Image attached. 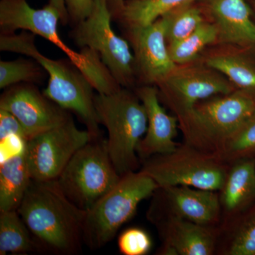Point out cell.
<instances>
[{
    "label": "cell",
    "mask_w": 255,
    "mask_h": 255,
    "mask_svg": "<svg viewBox=\"0 0 255 255\" xmlns=\"http://www.w3.org/2000/svg\"><path fill=\"white\" fill-rule=\"evenodd\" d=\"M17 211L38 251L72 255L81 251L87 211L68 199L58 181H32Z\"/></svg>",
    "instance_id": "obj_1"
},
{
    "label": "cell",
    "mask_w": 255,
    "mask_h": 255,
    "mask_svg": "<svg viewBox=\"0 0 255 255\" xmlns=\"http://www.w3.org/2000/svg\"><path fill=\"white\" fill-rule=\"evenodd\" d=\"M33 33H1V51L19 53L36 60L48 75L43 94L65 110L78 114L93 137L100 136L93 87L71 61L53 60L42 54L35 44Z\"/></svg>",
    "instance_id": "obj_2"
},
{
    "label": "cell",
    "mask_w": 255,
    "mask_h": 255,
    "mask_svg": "<svg viewBox=\"0 0 255 255\" xmlns=\"http://www.w3.org/2000/svg\"><path fill=\"white\" fill-rule=\"evenodd\" d=\"M99 123L108 132L107 147L114 167L121 176L140 167L137 145L147 127V114L136 94L122 87L112 95L95 97Z\"/></svg>",
    "instance_id": "obj_3"
},
{
    "label": "cell",
    "mask_w": 255,
    "mask_h": 255,
    "mask_svg": "<svg viewBox=\"0 0 255 255\" xmlns=\"http://www.w3.org/2000/svg\"><path fill=\"white\" fill-rule=\"evenodd\" d=\"M157 183L142 171L130 172L87 211L83 243L100 249L115 237L121 227L136 212L139 204L158 189Z\"/></svg>",
    "instance_id": "obj_4"
},
{
    "label": "cell",
    "mask_w": 255,
    "mask_h": 255,
    "mask_svg": "<svg viewBox=\"0 0 255 255\" xmlns=\"http://www.w3.org/2000/svg\"><path fill=\"white\" fill-rule=\"evenodd\" d=\"M255 111V93L238 90L196 104L182 117L186 143L216 153Z\"/></svg>",
    "instance_id": "obj_5"
},
{
    "label": "cell",
    "mask_w": 255,
    "mask_h": 255,
    "mask_svg": "<svg viewBox=\"0 0 255 255\" xmlns=\"http://www.w3.org/2000/svg\"><path fill=\"white\" fill-rule=\"evenodd\" d=\"M231 164L214 153L187 143L179 144L169 153L140 161V171L150 176L159 187L189 186L219 191Z\"/></svg>",
    "instance_id": "obj_6"
},
{
    "label": "cell",
    "mask_w": 255,
    "mask_h": 255,
    "mask_svg": "<svg viewBox=\"0 0 255 255\" xmlns=\"http://www.w3.org/2000/svg\"><path fill=\"white\" fill-rule=\"evenodd\" d=\"M121 177L110 158L107 140L100 136L77 151L57 181L70 201L87 211Z\"/></svg>",
    "instance_id": "obj_7"
},
{
    "label": "cell",
    "mask_w": 255,
    "mask_h": 255,
    "mask_svg": "<svg viewBox=\"0 0 255 255\" xmlns=\"http://www.w3.org/2000/svg\"><path fill=\"white\" fill-rule=\"evenodd\" d=\"M112 19L107 0H94L91 12L75 24L72 38L79 48L96 50L119 85L127 88L135 73L134 55L128 42L114 31Z\"/></svg>",
    "instance_id": "obj_8"
},
{
    "label": "cell",
    "mask_w": 255,
    "mask_h": 255,
    "mask_svg": "<svg viewBox=\"0 0 255 255\" xmlns=\"http://www.w3.org/2000/svg\"><path fill=\"white\" fill-rule=\"evenodd\" d=\"M92 137L80 130L73 118L31 137L25 144L32 179L57 180L69 161Z\"/></svg>",
    "instance_id": "obj_9"
},
{
    "label": "cell",
    "mask_w": 255,
    "mask_h": 255,
    "mask_svg": "<svg viewBox=\"0 0 255 255\" xmlns=\"http://www.w3.org/2000/svg\"><path fill=\"white\" fill-rule=\"evenodd\" d=\"M59 21L62 22L59 10L49 3L42 9H34L27 0L0 1L1 33H13L20 29L41 36L61 50L80 70L86 61L85 52L82 49L75 51L62 40L58 30Z\"/></svg>",
    "instance_id": "obj_10"
},
{
    "label": "cell",
    "mask_w": 255,
    "mask_h": 255,
    "mask_svg": "<svg viewBox=\"0 0 255 255\" xmlns=\"http://www.w3.org/2000/svg\"><path fill=\"white\" fill-rule=\"evenodd\" d=\"M0 97V110L18 119L31 137L61 125L71 118L68 111L46 97L32 83H20L5 89Z\"/></svg>",
    "instance_id": "obj_11"
},
{
    "label": "cell",
    "mask_w": 255,
    "mask_h": 255,
    "mask_svg": "<svg viewBox=\"0 0 255 255\" xmlns=\"http://www.w3.org/2000/svg\"><path fill=\"white\" fill-rule=\"evenodd\" d=\"M219 191L189 187H159L147 212L172 215L191 222L216 228L221 223Z\"/></svg>",
    "instance_id": "obj_12"
},
{
    "label": "cell",
    "mask_w": 255,
    "mask_h": 255,
    "mask_svg": "<svg viewBox=\"0 0 255 255\" xmlns=\"http://www.w3.org/2000/svg\"><path fill=\"white\" fill-rule=\"evenodd\" d=\"M158 230L162 246L158 255H211L217 248L219 228L209 227L172 215L147 212Z\"/></svg>",
    "instance_id": "obj_13"
},
{
    "label": "cell",
    "mask_w": 255,
    "mask_h": 255,
    "mask_svg": "<svg viewBox=\"0 0 255 255\" xmlns=\"http://www.w3.org/2000/svg\"><path fill=\"white\" fill-rule=\"evenodd\" d=\"M129 28L134 67L147 85L164 83L176 70V63L169 53L163 18L147 26Z\"/></svg>",
    "instance_id": "obj_14"
},
{
    "label": "cell",
    "mask_w": 255,
    "mask_h": 255,
    "mask_svg": "<svg viewBox=\"0 0 255 255\" xmlns=\"http://www.w3.org/2000/svg\"><path fill=\"white\" fill-rule=\"evenodd\" d=\"M135 94L144 106L147 118V130L137 145L140 161L175 150L179 145L174 140L177 135V117L169 115L161 105L155 87H139Z\"/></svg>",
    "instance_id": "obj_15"
},
{
    "label": "cell",
    "mask_w": 255,
    "mask_h": 255,
    "mask_svg": "<svg viewBox=\"0 0 255 255\" xmlns=\"http://www.w3.org/2000/svg\"><path fill=\"white\" fill-rule=\"evenodd\" d=\"M164 84L182 118L201 101L234 91L231 83L219 74L199 68L175 70Z\"/></svg>",
    "instance_id": "obj_16"
},
{
    "label": "cell",
    "mask_w": 255,
    "mask_h": 255,
    "mask_svg": "<svg viewBox=\"0 0 255 255\" xmlns=\"http://www.w3.org/2000/svg\"><path fill=\"white\" fill-rule=\"evenodd\" d=\"M219 192L225 229L255 203V158L239 159L231 164Z\"/></svg>",
    "instance_id": "obj_17"
},
{
    "label": "cell",
    "mask_w": 255,
    "mask_h": 255,
    "mask_svg": "<svg viewBox=\"0 0 255 255\" xmlns=\"http://www.w3.org/2000/svg\"><path fill=\"white\" fill-rule=\"evenodd\" d=\"M223 41L255 45V23L246 0H205Z\"/></svg>",
    "instance_id": "obj_18"
},
{
    "label": "cell",
    "mask_w": 255,
    "mask_h": 255,
    "mask_svg": "<svg viewBox=\"0 0 255 255\" xmlns=\"http://www.w3.org/2000/svg\"><path fill=\"white\" fill-rule=\"evenodd\" d=\"M32 181L27 152L24 145L21 150L1 160L0 211L17 210Z\"/></svg>",
    "instance_id": "obj_19"
},
{
    "label": "cell",
    "mask_w": 255,
    "mask_h": 255,
    "mask_svg": "<svg viewBox=\"0 0 255 255\" xmlns=\"http://www.w3.org/2000/svg\"><path fill=\"white\" fill-rule=\"evenodd\" d=\"M38 251L17 210L0 211V255Z\"/></svg>",
    "instance_id": "obj_20"
},
{
    "label": "cell",
    "mask_w": 255,
    "mask_h": 255,
    "mask_svg": "<svg viewBox=\"0 0 255 255\" xmlns=\"http://www.w3.org/2000/svg\"><path fill=\"white\" fill-rule=\"evenodd\" d=\"M196 0H126L119 18L129 27L144 26L155 22L164 15L193 4Z\"/></svg>",
    "instance_id": "obj_21"
},
{
    "label": "cell",
    "mask_w": 255,
    "mask_h": 255,
    "mask_svg": "<svg viewBox=\"0 0 255 255\" xmlns=\"http://www.w3.org/2000/svg\"><path fill=\"white\" fill-rule=\"evenodd\" d=\"M207 65L223 74L239 90L255 93V66L238 55H223L211 57Z\"/></svg>",
    "instance_id": "obj_22"
},
{
    "label": "cell",
    "mask_w": 255,
    "mask_h": 255,
    "mask_svg": "<svg viewBox=\"0 0 255 255\" xmlns=\"http://www.w3.org/2000/svg\"><path fill=\"white\" fill-rule=\"evenodd\" d=\"M215 155L229 164L239 159L255 158V111L237 131L220 145Z\"/></svg>",
    "instance_id": "obj_23"
},
{
    "label": "cell",
    "mask_w": 255,
    "mask_h": 255,
    "mask_svg": "<svg viewBox=\"0 0 255 255\" xmlns=\"http://www.w3.org/2000/svg\"><path fill=\"white\" fill-rule=\"evenodd\" d=\"M218 36L217 26L204 21L187 38L169 45V53L176 64L189 63L195 60L206 46L214 43Z\"/></svg>",
    "instance_id": "obj_24"
},
{
    "label": "cell",
    "mask_w": 255,
    "mask_h": 255,
    "mask_svg": "<svg viewBox=\"0 0 255 255\" xmlns=\"http://www.w3.org/2000/svg\"><path fill=\"white\" fill-rule=\"evenodd\" d=\"M162 18L165 23L166 39L169 46L187 38L204 22L200 9L193 4L178 8Z\"/></svg>",
    "instance_id": "obj_25"
},
{
    "label": "cell",
    "mask_w": 255,
    "mask_h": 255,
    "mask_svg": "<svg viewBox=\"0 0 255 255\" xmlns=\"http://www.w3.org/2000/svg\"><path fill=\"white\" fill-rule=\"evenodd\" d=\"M46 72L36 60L18 59L0 61V89L9 88L20 83L40 82Z\"/></svg>",
    "instance_id": "obj_26"
},
{
    "label": "cell",
    "mask_w": 255,
    "mask_h": 255,
    "mask_svg": "<svg viewBox=\"0 0 255 255\" xmlns=\"http://www.w3.org/2000/svg\"><path fill=\"white\" fill-rule=\"evenodd\" d=\"M228 241L223 254L255 255V209L235 225Z\"/></svg>",
    "instance_id": "obj_27"
},
{
    "label": "cell",
    "mask_w": 255,
    "mask_h": 255,
    "mask_svg": "<svg viewBox=\"0 0 255 255\" xmlns=\"http://www.w3.org/2000/svg\"><path fill=\"white\" fill-rule=\"evenodd\" d=\"M152 246L150 236L140 228H128L118 238L119 251L124 255H145Z\"/></svg>",
    "instance_id": "obj_28"
},
{
    "label": "cell",
    "mask_w": 255,
    "mask_h": 255,
    "mask_svg": "<svg viewBox=\"0 0 255 255\" xmlns=\"http://www.w3.org/2000/svg\"><path fill=\"white\" fill-rule=\"evenodd\" d=\"M11 136L28 140L27 134L18 119L7 111L0 110V141Z\"/></svg>",
    "instance_id": "obj_29"
},
{
    "label": "cell",
    "mask_w": 255,
    "mask_h": 255,
    "mask_svg": "<svg viewBox=\"0 0 255 255\" xmlns=\"http://www.w3.org/2000/svg\"><path fill=\"white\" fill-rule=\"evenodd\" d=\"M69 20L75 24L86 18L90 14L94 0H65Z\"/></svg>",
    "instance_id": "obj_30"
},
{
    "label": "cell",
    "mask_w": 255,
    "mask_h": 255,
    "mask_svg": "<svg viewBox=\"0 0 255 255\" xmlns=\"http://www.w3.org/2000/svg\"><path fill=\"white\" fill-rule=\"evenodd\" d=\"M125 2L126 0H107V4L112 13V18H119Z\"/></svg>",
    "instance_id": "obj_31"
},
{
    "label": "cell",
    "mask_w": 255,
    "mask_h": 255,
    "mask_svg": "<svg viewBox=\"0 0 255 255\" xmlns=\"http://www.w3.org/2000/svg\"><path fill=\"white\" fill-rule=\"evenodd\" d=\"M48 3L59 10L60 14L62 15L61 23L63 24H67L69 21V16L65 0H49Z\"/></svg>",
    "instance_id": "obj_32"
},
{
    "label": "cell",
    "mask_w": 255,
    "mask_h": 255,
    "mask_svg": "<svg viewBox=\"0 0 255 255\" xmlns=\"http://www.w3.org/2000/svg\"></svg>",
    "instance_id": "obj_33"
}]
</instances>
